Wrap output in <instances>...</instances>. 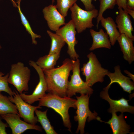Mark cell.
I'll return each mask as SVG.
<instances>
[{
  "label": "cell",
  "mask_w": 134,
  "mask_h": 134,
  "mask_svg": "<svg viewBox=\"0 0 134 134\" xmlns=\"http://www.w3.org/2000/svg\"><path fill=\"white\" fill-rule=\"evenodd\" d=\"M73 68L72 60L65 59L60 67L49 70H43L49 93L61 97L67 96L68 79Z\"/></svg>",
  "instance_id": "1"
},
{
  "label": "cell",
  "mask_w": 134,
  "mask_h": 134,
  "mask_svg": "<svg viewBox=\"0 0 134 134\" xmlns=\"http://www.w3.org/2000/svg\"><path fill=\"white\" fill-rule=\"evenodd\" d=\"M38 101L39 106L51 108L58 113L62 118L64 126L71 132V125L68 110L70 107L76 109V100L67 96L62 97L48 93L45 94Z\"/></svg>",
  "instance_id": "2"
},
{
  "label": "cell",
  "mask_w": 134,
  "mask_h": 134,
  "mask_svg": "<svg viewBox=\"0 0 134 134\" xmlns=\"http://www.w3.org/2000/svg\"><path fill=\"white\" fill-rule=\"evenodd\" d=\"M88 61L84 63L81 70L85 77V82L90 87L98 82H102L108 70L102 67L96 55L92 52L87 55Z\"/></svg>",
  "instance_id": "3"
},
{
  "label": "cell",
  "mask_w": 134,
  "mask_h": 134,
  "mask_svg": "<svg viewBox=\"0 0 134 134\" xmlns=\"http://www.w3.org/2000/svg\"><path fill=\"white\" fill-rule=\"evenodd\" d=\"M90 96L86 94L76 97V115L74 116V119L75 121H78V123L76 133H78L80 131V134H84V128L87 119L88 122L93 120H96L101 122H103L100 117L98 116L96 112L94 111L93 113L90 110L89 105Z\"/></svg>",
  "instance_id": "4"
},
{
  "label": "cell",
  "mask_w": 134,
  "mask_h": 134,
  "mask_svg": "<svg viewBox=\"0 0 134 134\" xmlns=\"http://www.w3.org/2000/svg\"><path fill=\"white\" fill-rule=\"evenodd\" d=\"M30 76V69L22 62H18L11 65L8 82L13 85L20 94L28 91Z\"/></svg>",
  "instance_id": "5"
},
{
  "label": "cell",
  "mask_w": 134,
  "mask_h": 134,
  "mask_svg": "<svg viewBox=\"0 0 134 134\" xmlns=\"http://www.w3.org/2000/svg\"><path fill=\"white\" fill-rule=\"evenodd\" d=\"M71 12V20L73 23L77 33H80L87 28L94 26L92 22L94 18H97L99 11L95 8L87 11L80 7L76 3L70 8Z\"/></svg>",
  "instance_id": "6"
},
{
  "label": "cell",
  "mask_w": 134,
  "mask_h": 134,
  "mask_svg": "<svg viewBox=\"0 0 134 134\" xmlns=\"http://www.w3.org/2000/svg\"><path fill=\"white\" fill-rule=\"evenodd\" d=\"M72 60V74L70 80L68 81L66 91L67 96L71 97L76 93L81 95L88 94L91 95L93 89L81 79L80 75V61L78 59Z\"/></svg>",
  "instance_id": "7"
},
{
  "label": "cell",
  "mask_w": 134,
  "mask_h": 134,
  "mask_svg": "<svg viewBox=\"0 0 134 134\" xmlns=\"http://www.w3.org/2000/svg\"><path fill=\"white\" fill-rule=\"evenodd\" d=\"M14 95L12 97L9 96L10 100L16 105L18 114L24 121L28 123L36 125L37 121L36 116H35L34 113L37 109L41 108V106L38 105H32L23 100L19 95L18 92L15 90L14 91Z\"/></svg>",
  "instance_id": "8"
},
{
  "label": "cell",
  "mask_w": 134,
  "mask_h": 134,
  "mask_svg": "<svg viewBox=\"0 0 134 134\" xmlns=\"http://www.w3.org/2000/svg\"><path fill=\"white\" fill-rule=\"evenodd\" d=\"M73 23L71 20L56 32V33L61 36L67 44V53L71 59L73 60L78 59L79 57L75 48L78 43L76 38V32Z\"/></svg>",
  "instance_id": "9"
},
{
  "label": "cell",
  "mask_w": 134,
  "mask_h": 134,
  "mask_svg": "<svg viewBox=\"0 0 134 134\" xmlns=\"http://www.w3.org/2000/svg\"><path fill=\"white\" fill-rule=\"evenodd\" d=\"M29 64L33 67L37 72L39 78V81L33 93L30 95H27L21 93L19 95L25 102L31 104L39 101L46 94L47 90V85L44 74L43 70L38 66L35 62L29 61Z\"/></svg>",
  "instance_id": "10"
},
{
  "label": "cell",
  "mask_w": 134,
  "mask_h": 134,
  "mask_svg": "<svg viewBox=\"0 0 134 134\" xmlns=\"http://www.w3.org/2000/svg\"><path fill=\"white\" fill-rule=\"evenodd\" d=\"M2 119L6 121L12 132V134H21L28 130H34L42 131L39 126L33 125L21 120L19 114L8 113L0 115Z\"/></svg>",
  "instance_id": "11"
},
{
  "label": "cell",
  "mask_w": 134,
  "mask_h": 134,
  "mask_svg": "<svg viewBox=\"0 0 134 134\" xmlns=\"http://www.w3.org/2000/svg\"><path fill=\"white\" fill-rule=\"evenodd\" d=\"M110 87L107 85L100 92V97L108 101L110 104L108 112L111 113L120 112L121 113L127 112L134 114V107L129 104V100L123 97L118 100H113L110 97L108 91Z\"/></svg>",
  "instance_id": "12"
},
{
  "label": "cell",
  "mask_w": 134,
  "mask_h": 134,
  "mask_svg": "<svg viewBox=\"0 0 134 134\" xmlns=\"http://www.w3.org/2000/svg\"><path fill=\"white\" fill-rule=\"evenodd\" d=\"M44 18L52 31L56 32L60 26L66 24L65 17L58 11L55 5H50L43 9Z\"/></svg>",
  "instance_id": "13"
},
{
  "label": "cell",
  "mask_w": 134,
  "mask_h": 134,
  "mask_svg": "<svg viewBox=\"0 0 134 134\" xmlns=\"http://www.w3.org/2000/svg\"><path fill=\"white\" fill-rule=\"evenodd\" d=\"M114 72L113 73L108 72L107 75L109 78L110 82L108 85L110 86L113 83H118L124 91L130 94L134 89V82L131 80L129 77L123 75L121 72L119 65L114 67Z\"/></svg>",
  "instance_id": "14"
},
{
  "label": "cell",
  "mask_w": 134,
  "mask_h": 134,
  "mask_svg": "<svg viewBox=\"0 0 134 134\" xmlns=\"http://www.w3.org/2000/svg\"><path fill=\"white\" fill-rule=\"evenodd\" d=\"M118 8L119 13L116 17L115 22L119 32L120 34H124L134 40V36L132 34L134 30L130 16L122 8Z\"/></svg>",
  "instance_id": "15"
},
{
  "label": "cell",
  "mask_w": 134,
  "mask_h": 134,
  "mask_svg": "<svg viewBox=\"0 0 134 134\" xmlns=\"http://www.w3.org/2000/svg\"><path fill=\"white\" fill-rule=\"evenodd\" d=\"M111 118L107 122L103 121L110 125L113 134H126L130 132V127L127 124L124 119V114L121 113L119 116L116 112L112 113Z\"/></svg>",
  "instance_id": "16"
},
{
  "label": "cell",
  "mask_w": 134,
  "mask_h": 134,
  "mask_svg": "<svg viewBox=\"0 0 134 134\" xmlns=\"http://www.w3.org/2000/svg\"><path fill=\"white\" fill-rule=\"evenodd\" d=\"M122 51L125 60L131 64L134 61V40L124 34H120L117 40Z\"/></svg>",
  "instance_id": "17"
},
{
  "label": "cell",
  "mask_w": 134,
  "mask_h": 134,
  "mask_svg": "<svg viewBox=\"0 0 134 134\" xmlns=\"http://www.w3.org/2000/svg\"><path fill=\"white\" fill-rule=\"evenodd\" d=\"M90 32L93 39V42L89 50L92 51L97 49L104 48L110 49L111 45L108 36L102 29L99 32L91 29Z\"/></svg>",
  "instance_id": "18"
},
{
  "label": "cell",
  "mask_w": 134,
  "mask_h": 134,
  "mask_svg": "<svg viewBox=\"0 0 134 134\" xmlns=\"http://www.w3.org/2000/svg\"><path fill=\"white\" fill-rule=\"evenodd\" d=\"M100 21L101 26L106 31L111 45L114 46L120 35L115 21L110 17L105 18L103 16Z\"/></svg>",
  "instance_id": "19"
},
{
  "label": "cell",
  "mask_w": 134,
  "mask_h": 134,
  "mask_svg": "<svg viewBox=\"0 0 134 134\" xmlns=\"http://www.w3.org/2000/svg\"><path fill=\"white\" fill-rule=\"evenodd\" d=\"M60 56V53L45 55L40 57L35 62L42 70H49L55 68Z\"/></svg>",
  "instance_id": "20"
},
{
  "label": "cell",
  "mask_w": 134,
  "mask_h": 134,
  "mask_svg": "<svg viewBox=\"0 0 134 134\" xmlns=\"http://www.w3.org/2000/svg\"><path fill=\"white\" fill-rule=\"evenodd\" d=\"M47 32L51 40L50 48L48 54L60 53L62 48L66 43L64 40L56 33H54L49 30H47Z\"/></svg>",
  "instance_id": "21"
},
{
  "label": "cell",
  "mask_w": 134,
  "mask_h": 134,
  "mask_svg": "<svg viewBox=\"0 0 134 134\" xmlns=\"http://www.w3.org/2000/svg\"><path fill=\"white\" fill-rule=\"evenodd\" d=\"M48 109L42 112L36 109L35 112L37 118L38 122H39L42 128L47 134H57V133L54 130L48 118L47 113Z\"/></svg>",
  "instance_id": "22"
},
{
  "label": "cell",
  "mask_w": 134,
  "mask_h": 134,
  "mask_svg": "<svg viewBox=\"0 0 134 134\" xmlns=\"http://www.w3.org/2000/svg\"><path fill=\"white\" fill-rule=\"evenodd\" d=\"M10 113L19 114L15 105L10 100L8 97L0 92V115Z\"/></svg>",
  "instance_id": "23"
},
{
  "label": "cell",
  "mask_w": 134,
  "mask_h": 134,
  "mask_svg": "<svg viewBox=\"0 0 134 134\" xmlns=\"http://www.w3.org/2000/svg\"><path fill=\"white\" fill-rule=\"evenodd\" d=\"M21 0H18L16 2L17 3V7L20 15L21 23L25 28L27 31L31 36L32 43L33 44L36 45L37 42L36 40V38H40L41 36L35 33L32 30L29 22L22 12L20 7V3Z\"/></svg>",
  "instance_id": "24"
},
{
  "label": "cell",
  "mask_w": 134,
  "mask_h": 134,
  "mask_svg": "<svg viewBox=\"0 0 134 134\" xmlns=\"http://www.w3.org/2000/svg\"><path fill=\"white\" fill-rule=\"evenodd\" d=\"M100 5L98 14L97 18V29L101 18L103 16L104 12L107 9H112L114 8L116 4V0H99Z\"/></svg>",
  "instance_id": "25"
},
{
  "label": "cell",
  "mask_w": 134,
  "mask_h": 134,
  "mask_svg": "<svg viewBox=\"0 0 134 134\" xmlns=\"http://www.w3.org/2000/svg\"><path fill=\"white\" fill-rule=\"evenodd\" d=\"M55 5L58 11L64 17L67 15L68 11L77 0H56Z\"/></svg>",
  "instance_id": "26"
},
{
  "label": "cell",
  "mask_w": 134,
  "mask_h": 134,
  "mask_svg": "<svg viewBox=\"0 0 134 134\" xmlns=\"http://www.w3.org/2000/svg\"><path fill=\"white\" fill-rule=\"evenodd\" d=\"M5 74L0 71V92L3 91L8 94L10 96L14 95V91L9 87L8 82L9 73H7L5 75Z\"/></svg>",
  "instance_id": "27"
},
{
  "label": "cell",
  "mask_w": 134,
  "mask_h": 134,
  "mask_svg": "<svg viewBox=\"0 0 134 134\" xmlns=\"http://www.w3.org/2000/svg\"><path fill=\"white\" fill-rule=\"evenodd\" d=\"M84 6L85 10L90 11L94 9L95 7L92 3V0H80Z\"/></svg>",
  "instance_id": "28"
},
{
  "label": "cell",
  "mask_w": 134,
  "mask_h": 134,
  "mask_svg": "<svg viewBox=\"0 0 134 134\" xmlns=\"http://www.w3.org/2000/svg\"><path fill=\"white\" fill-rule=\"evenodd\" d=\"M116 4L118 8H121L125 11L127 9V0H116Z\"/></svg>",
  "instance_id": "29"
},
{
  "label": "cell",
  "mask_w": 134,
  "mask_h": 134,
  "mask_svg": "<svg viewBox=\"0 0 134 134\" xmlns=\"http://www.w3.org/2000/svg\"><path fill=\"white\" fill-rule=\"evenodd\" d=\"M1 118L0 115V134H6V128L9 127L7 123H4L1 120Z\"/></svg>",
  "instance_id": "30"
},
{
  "label": "cell",
  "mask_w": 134,
  "mask_h": 134,
  "mask_svg": "<svg viewBox=\"0 0 134 134\" xmlns=\"http://www.w3.org/2000/svg\"><path fill=\"white\" fill-rule=\"evenodd\" d=\"M128 8L134 10V0H127Z\"/></svg>",
  "instance_id": "31"
},
{
  "label": "cell",
  "mask_w": 134,
  "mask_h": 134,
  "mask_svg": "<svg viewBox=\"0 0 134 134\" xmlns=\"http://www.w3.org/2000/svg\"><path fill=\"white\" fill-rule=\"evenodd\" d=\"M124 72L126 74L129 76V77L131 79L133 80L134 82V75L132 73L127 70H124Z\"/></svg>",
  "instance_id": "32"
},
{
  "label": "cell",
  "mask_w": 134,
  "mask_h": 134,
  "mask_svg": "<svg viewBox=\"0 0 134 134\" xmlns=\"http://www.w3.org/2000/svg\"><path fill=\"white\" fill-rule=\"evenodd\" d=\"M126 11L134 19V10L128 8Z\"/></svg>",
  "instance_id": "33"
},
{
  "label": "cell",
  "mask_w": 134,
  "mask_h": 134,
  "mask_svg": "<svg viewBox=\"0 0 134 134\" xmlns=\"http://www.w3.org/2000/svg\"><path fill=\"white\" fill-rule=\"evenodd\" d=\"M12 2L13 6L15 7H17V5L16 4V2H15L14 0H10Z\"/></svg>",
  "instance_id": "34"
},
{
  "label": "cell",
  "mask_w": 134,
  "mask_h": 134,
  "mask_svg": "<svg viewBox=\"0 0 134 134\" xmlns=\"http://www.w3.org/2000/svg\"><path fill=\"white\" fill-rule=\"evenodd\" d=\"M54 1L55 0H52V4H53L54 3Z\"/></svg>",
  "instance_id": "35"
},
{
  "label": "cell",
  "mask_w": 134,
  "mask_h": 134,
  "mask_svg": "<svg viewBox=\"0 0 134 134\" xmlns=\"http://www.w3.org/2000/svg\"><path fill=\"white\" fill-rule=\"evenodd\" d=\"M1 47L0 45V49L1 48Z\"/></svg>",
  "instance_id": "36"
},
{
  "label": "cell",
  "mask_w": 134,
  "mask_h": 134,
  "mask_svg": "<svg viewBox=\"0 0 134 134\" xmlns=\"http://www.w3.org/2000/svg\"></svg>",
  "instance_id": "37"
}]
</instances>
